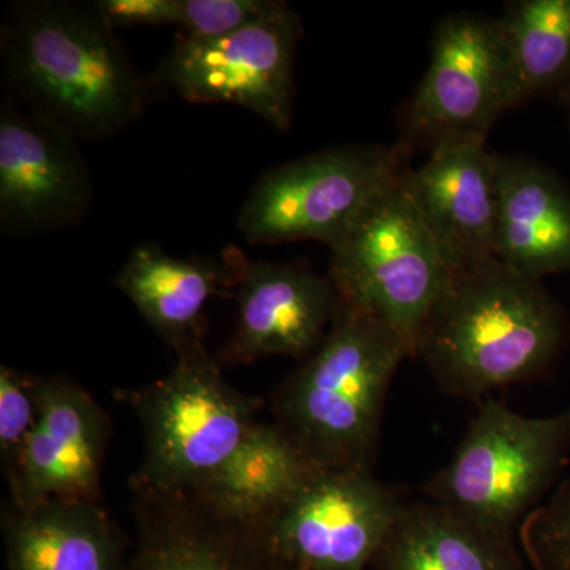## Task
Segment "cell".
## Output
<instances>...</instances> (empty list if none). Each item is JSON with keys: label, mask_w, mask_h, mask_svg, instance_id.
<instances>
[{"label": "cell", "mask_w": 570, "mask_h": 570, "mask_svg": "<svg viewBox=\"0 0 570 570\" xmlns=\"http://www.w3.org/2000/svg\"><path fill=\"white\" fill-rule=\"evenodd\" d=\"M568 340V318L542 281L498 258L450 276L420 328L414 358L449 395L482 400L542 376Z\"/></svg>", "instance_id": "1"}, {"label": "cell", "mask_w": 570, "mask_h": 570, "mask_svg": "<svg viewBox=\"0 0 570 570\" xmlns=\"http://www.w3.org/2000/svg\"><path fill=\"white\" fill-rule=\"evenodd\" d=\"M2 56L29 107L77 138L121 134L145 110V80L96 6L21 3L3 24Z\"/></svg>", "instance_id": "2"}, {"label": "cell", "mask_w": 570, "mask_h": 570, "mask_svg": "<svg viewBox=\"0 0 570 570\" xmlns=\"http://www.w3.org/2000/svg\"><path fill=\"white\" fill-rule=\"evenodd\" d=\"M406 358L392 326L337 298L321 346L273 393V422L318 468L373 469L385 400Z\"/></svg>", "instance_id": "3"}, {"label": "cell", "mask_w": 570, "mask_h": 570, "mask_svg": "<svg viewBox=\"0 0 570 570\" xmlns=\"http://www.w3.org/2000/svg\"><path fill=\"white\" fill-rule=\"evenodd\" d=\"M167 376L118 392L140 422L145 455L134 478L167 490L202 489L257 425L258 401L236 390L204 341L175 348Z\"/></svg>", "instance_id": "4"}, {"label": "cell", "mask_w": 570, "mask_h": 570, "mask_svg": "<svg viewBox=\"0 0 570 570\" xmlns=\"http://www.w3.org/2000/svg\"><path fill=\"white\" fill-rule=\"evenodd\" d=\"M570 452V407L546 419L485 397L448 466L426 497L471 527L517 543L520 524L561 471Z\"/></svg>", "instance_id": "5"}, {"label": "cell", "mask_w": 570, "mask_h": 570, "mask_svg": "<svg viewBox=\"0 0 570 570\" xmlns=\"http://www.w3.org/2000/svg\"><path fill=\"white\" fill-rule=\"evenodd\" d=\"M412 149L333 146L265 171L238 214L250 245L325 243L335 249L393 187L406 178Z\"/></svg>", "instance_id": "6"}, {"label": "cell", "mask_w": 570, "mask_h": 570, "mask_svg": "<svg viewBox=\"0 0 570 570\" xmlns=\"http://www.w3.org/2000/svg\"><path fill=\"white\" fill-rule=\"evenodd\" d=\"M523 104L498 18L452 14L434 31L430 66L403 110L401 141L430 154L487 146L494 124Z\"/></svg>", "instance_id": "7"}, {"label": "cell", "mask_w": 570, "mask_h": 570, "mask_svg": "<svg viewBox=\"0 0 570 570\" xmlns=\"http://www.w3.org/2000/svg\"><path fill=\"white\" fill-rule=\"evenodd\" d=\"M407 175L332 249L328 276L337 298L392 326L412 358L450 273L409 193Z\"/></svg>", "instance_id": "8"}, {"label": "cell", "mask_w": 570, "mask_h": 570, "mask_svg": "<svg viewBox=\"0 0 570 570\" xmlns=\"http://www.w3.org/2000/svg\"><path fill=\"white\" fill-rule=\"evenodd\" d=\"M404 505L373 469L318 468L264 519L291 568L367 570Z\"/></svg>", "instance_id": "9"}, {"label": "cell", "mask_w": 570, "mask_h": 570, "mask_svg": "<svg viewBox=\"0 0 570 570\" xmlns=\"http://www.w3.org/2000/svg\"><path fill=\"white\" fill-rule=\"evenodd\" d=\"M303 36L295 10L272 13L216 39H186L157 71L159 81L193 104H232L285 132L294 121L296 50Z\"/></svg>", "instance_id": "10"}, {"label": "cell", "mask_w": 570, "mask_h": 570, "mask_svg": "<svg viewBox=\"0 0 570 570\" xmlns=\"http://www.w3.org/2000/svg\"><path fill=\"white\" fill-rule=\"evenodd\" d=\"M137 540L124 570H291L264 513L220 504L200 490H167L130 478Z\"/></svg>", "instance_id": "11"}, {"label": "cell", "mask_w": 570, "mask_h": 570, "mask_svg": "<svg viewBox=\"0 0 570 570\" xmlns=\"http://www.w3.org/2000/svg\"><path fill=\"white\" fill-rule=\"evenodd\" d=\"M78 138L61 124L7 100L0 110V224L14 236L78 223L92 183Z\"/></svg>", "instance_id": "12"}, {"label": "cell", "mask_w": 570, "mask_h": 570, "mask_svg": "<svg viewBox=\"0 0 570 570\" xmlns=\"http://www.w3.org/2000/svg\"><path fill=\"white\" fill-rule=\"evenodd\" d=\"M238 321L216 355L220 366L249 365L266 356L307 358L335 318L337 292L332 277L303 264L246 258L228 249Z\"/></svg>", "instance_id": "13"}, {"label": "cell", "mask_w": 570, "mask_h": 570, "mask_svg": "<svg viewBox=\"0 0 570 570\" xmlns=\"http://www.w3.org/2000/svg\"><path fill=\"white\" fill-rule=\"evenodd\" d=\"M39 419L13 471L9 502L31 508L47 499L102 501L100 479L111 420L88 390L63 374L39 376Z\"/></svg>", "instance_id": "14"}, {"label": "cell", "mask_w": 570, "mask_h": 570, "mask_svg": "<svg viewBox=\"0 0 570 570\" xmlns=\"http://www.w3.org/2000/svg\"><path fill=\"white\" fill-rule=\"evenodd\" d=\"M498 168L487 146H464L431 153L409 171V193L450 276L497 258Z\"/></svg>", "instance_id": "15"}, {"label": "cell", "mask_w": 570, "mask_h": 570, "mask_svg": "<svg viewBox=\"0 0 570 570\" xmlns=\"http://www.w3.org/2000/svg\"><path fill=\"white\" fill-rule=\"evenodd\" d=\"M7 570H124L127 542L97 499H47L2 512Z\"/></svg>", "instance_id": "16"}, {"label": "cell", "mask_w": 570, "mask_h": 570, "mask_svg": "<svg viewBox=\"0 0 570 570\" xmlns=\"http://www.w3.org/2000/svg\"><path fill=\"white\" fill-rule=\"evenodd\" d=\"M494 257L534 279L570 273V190L543 165L499 156Z\"/></svg>", "instance_id": "17"}, {"label": "cell", "mask_w": 570, "mask_h": 570, "mask_svg": "<svg viewBox=\"0 0 570 570\" xmlns=\"http://www.w3.org/2000/svg\"><path fill=\"white\" fill-rule=\"evenodd\" d=\"M116 285L175 351L202 340L205 306L220 288L234 285V276L227 261L174 257L145 243L127 257Z\"/></svg>", "instance_id": "18"}, {"label": "cell", "mask_w": 570, "mask_h": 570, "mask_svg": "<svg viewBox=\"0 0 570 570\" xmlns=\"http://www.w3.org/2000/svg\"><path fill=\"white\" fill-rule=\"evenodd\" d=\"M374 570H531L517 543L471 527L436 502H406Z\"/></svg>", "instance_id": "19"}, {"label": "cell", "mask_w": 570, "mask_h": 570, "mask_svg": "<svg viewBox=\"0 0 570 570\" xmlns=\"http://www.w3.org/2000/svg\"><path fill=\"white\" fill-rule=\"evenodd\" d=\"M316 469L275 422H258L234 459L195 490L228 508L262 515Z\"/></svg>", "instance_id": "20"}, {"label": "cell", "mask_w": 570, "mask_h": 570, "mask_svg": "<svg viewBox=\"0 0 570 570\" xmlns=\"http://www.w3.org/2000/svg\"><path fill=\"white\" fill-rule=\"evenodd\" d=\"M524 102L570 91V0H513L498 18Z\"/></svg>", "instance_id": "21"}, {"label": "cell", "mask_w": 570, "mask_h": 570, "mask_svg": "<svg viewBox=\"0 0 570 570\" xmlns=\"http://www.w3.org/2000/svg\"><path fill=\"white\" fill-rule=\"evenodd\" d=\"M517 542L531 570H570V479L523 520Z\"/></svg>", "instance_id": "22"}, {"label": "cell", "mask_w": 570, "mask_h": 570, "mask_svg": "<svg viewBox=\"0 0 570 570\" xmlns=\"http://www.w3.org/2000/svg\"><path fill=\"white\" fill-rule=\"evenodd\" d=\"M39 376L0 365V461L3 475L13 471L39 419Z\"/></svg>", "instance_id": "23"}, {"label": "cell", "mask_w": 570, "mask_h": 570, "mask_svg": "<svg viewBox=\"0 0 570 570\" xmlns=\"http://www.w3.org/2000/svg\"><path fill=\"white\" fill-rule=\"evenodd\" d=\"M281 0H178L176 26L186 39H216L261 20Z\"/></svg>", "instance_id": "24"}, {"label": "cell", "mask_w": 570, "mask_h": 570, "mask_svg": "<svg viewBox=\"0 0 570 570\" xmlns=\"http://www.w3.org/2000/svg\"><path fill=\"white\" fill-rule=\"evenodd\" d=\"M112 29L176 26L178 0H99L94 3Z\"/></svg>", "instance_id": "25"}, {"label": "cell", "mask_w": 570, "mask_h": 570, "mask_svg": "<svg viewBox=\"0 0 570 570\" xmlns=\"http://www.w3.org/2000/svg\"><path fill=\"white\" fill-rule=\"evenodd\" d=\"M560 102L562 105H564L566 108H568L569 127H570V91L568 94H564V96L561 97Z\"/></svg>", "instance_id": "26"}, {"label": "cell", "mask_w": 570, "mask_h": 570, "mask_svg": "<svg viewBox=\"0 0 570 570\" xmlns=\"http://www.w3.org/2000/svg\"><path fill=\"white\" fill-rule=\"evenodd\" d=\"M291 570H296V569L292 568Z\"/></svg>", "instance_id": "27"}]
</instances>
